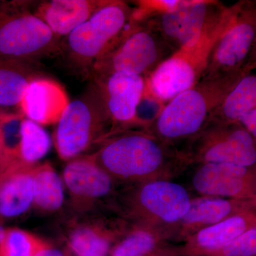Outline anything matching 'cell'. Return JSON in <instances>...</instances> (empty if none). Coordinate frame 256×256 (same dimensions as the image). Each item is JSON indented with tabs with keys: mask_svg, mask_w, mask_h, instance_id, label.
Instances as JSON below:
<instances>
[{
	"mask_svg": "<svg viewBox=\"0 0 256 256\" xmlns=\"http://www.w3.org/2000/svg\"><path fill=\"white\" fill-rule=\"evenodd\" d=\"M99 144L89 156L118 184L170 180L188 168L176 146L144 130L114 133Z\"/></svg>",
	"mask_w": 256,
	"mask_h": 256,
	"instance_id": "cell-1",
	"label": "cell"
},
{
	"mask_svg": "<svg viewBox=\"0 0 256 256\" xmlns=\"http://www.w3.org/2000/svg\"><path fill=\"white\" fill-rule=\"evenodd\" d=\"M248 73L202 79L165 104L144 130L178 148L208 124L227 94Z\"/></svg>",
	"mask_w": 256,
	"mask_h": 256,
	"instance_id": "cell-2",
	"label": "cell"
},
{
	"mask_svg": "<svg viewBox=\"0 0 256 256\" xmlns=\"http://www.w3.org/2000/svg\"><path fill=\"white\" fill-rule=\"evenodd\" d=\"M234 11L235 4L228 6L197 41L175 52L146 79V92L153 100L168 104L200 82L212 50L228 26Z\"/></svg>",
	"mask_w": 256,
	"mask_h": 256,
	"instance_id": "cell-3",
	"label": "cell"
},
{
	"mask_svg": "<svg viewBox=\"0 0 256 256\" xmlns=\"http://www.w3.org/2000/svg\"><path fill=\"white\" fill-rule=\"evenodd\" d=\"M114 203L133 225L160 230L166 236L186 215L192 198L184 186L170 180L126 185Z\"/></svg>",
	"mask_w": 256,
	"mask_h": 256,
	"instance_id": "cell-4",
	"label": "cell"
},
{
	"mask_svg": "<svg viewBox=\"0 0 256 256\" xmlns=\"http://www.w3.org/2000/svg\"><path fill=\"white\" fill-rule=\"evenodd\" d=\"M111 132L112 122L100 88L94 82L80 97L70 101L64 110L56 129V148L62 160L70 161L102 142Z\"/></svg>",
	"mask_w": 256,
	"mask_h": 256,
	"instance_id": "cell-5",
	"label": "cell"
},
{
	"mask_svg": "<svg viewBox=\"0 0 256 256\" xmlns=\"http://www.w3.org/2000/svg\"><path fill=\"white\" fill-rule=\"evenodd\" d=\"M175 52L149 22H132L120 41L96 60L92 74L98 78L126 72L146 79Z\"/></svg>",
	"mask_w": 256,
	"mask_h": 256,
	"instance_id": "cell-6",
	"label": "cell"
},
{
	"mask_svg": "<svg viewBox=\"0 0 256 256\" xmlns=\"http://www.w3.org/2000/svg\"><path fill=\"white\" fill-rule=\"evenodd\" d=\"M133 10L126 2L108 0L66 36V52L70 62L92 73L96 60L112 48L132 25Z\"/></svg>",
	"mask_w": 256,
	"mask_h": 256,
	"instance_id": "cell-7",
	"label": "cell"
},
{
	"mask_svg": "<svg viewBox=\"0 0 256 256\" xmlns=\"http://www.w3.org/2000/svg\"><path fill=\"white\" fill-rule=\"evenodd\" d=\"M178 148L188 166L226 163L249 168L256 163V141L239 122H210Z\"/></svg>",
	"mask_w": 256,
	"mask_h": 256,
	"instance_id": "cell-8",
	"label": "cell"
},
{
	"mask_svg": "<svg viewBox=\"0 0 256 256\" xmlns=\"http://www.w3.org/2000/svg\"><path fill=\"white\" fill-rule=\"evenodd\" d=\"M256 35V1L236 3L233 16L212 50L202 79L250 72L246 66Z\"/></svg>",
	"mask_w": 256,
	"mask_h": 256,
	"instance_id": "cell-9",
	"label": "cell"
},
{
	"mask_svg": "<svg viewBox=\"0 0 256 256\" xmlns=\"http://www.w3.org/2000/svg\"><path fill=\"white\" fill-rule=\"evenodd\" d=\"M60 50V37L36 15L0 10V60L34 63Z\"/></svg>",
	"mask_w": 256,
	"mask_h": 256,
	"instance_id": "cell-10",
	"label": "cell"
},
{
	"mask_svg": "<svg viewBox=\"0 0 256 256\" xmlns=\"http://www.w3.org/2000/svg\"><path fill=\"white\" fill-rule=\"evenodd\" d=\"M228 6L218 1H181L178 8L150 18L175 52L198 40L207 28L216 22Z\"/></svg>",
	"mask_w": 256,
	"mask_h": 256,
	"instance_id": "cell-11",
	"label": "cell"
},
{
	"mask_svg": "<svg viewBox=\"0 0 256 256\" xmlns=\"http://www.w3.org/2000/svg\"><path fill=\"white\" fill-rule=\"evenodd\" d=\"M95 82L112 122L110 136L136 126L138 107L146 92V79L136 74L118 72L95 78Z\"/></svg>",
	"mask_w": 256,
	"mask_h": 256,
	"instance_id": "cell-12",
	"label": "cell"
},
{
	"mask_svg": "<svg viewBox=\"0 0 256 256\" xmlns=\"http://www.w3.org/2000/svg\"><path fill=\"white\" fill-rule=\"evenodd\" d=\"M64 184L77 208L86 210L97 203L116 198V182L90 156L70 160L64 168Z\"/></svg>",
	"mask_w": 256,
	"mask_h": 256,
	"instance_id": "cell-13",
	"label": "cell"
},
{
	"mask_svg": "<svg viewBox=\"0 0 256 256\" xmlns=\"http://www.w3.org/2000/svg\"><path fill=\"white\" fill-rule=\"evenodd\" d=\"M70 101L58 82L40 76L28 86L21 106L28 119L40 124H58Z\"/></svg>",
	"mask_w": 256,
	"mask_h": 256,
	"instance_id": "cell-14",
	"label": "cell"
},
{
	"mask_svg": "<svg viewBox=\"0 0 256 256\" xmlns=\"http://www.w3.org/2000/svg\"><path fill=\"white\" fill-rule=\"evenodd\" d=\"M192 176V188L202 196L235 197L245 186L248 168L226 163H198Z\"/></svg>",
	"mask_w": 256,
	"mask_h": 256,
	"instance_id": "cell-15",
	"label": "cell"
},
{
	"mask_svg": "<svg viewBox=\"0 0 256 256\" xmlns=\"http://www.w3.org/2000/svg\"><path fill=\"white\" fill-rule=\"evenodd\" d=\"M121 232L120 227L100 217L76 220L68 230L69 250L74 256H106L124 235Z\"/></svg>",
	"mask_w": 256,
	"mask_h": 256,
	"instance_id": "cell-16",
	"label": "cell"
},
{
	"mask_svg": "<svg viewBox=\"0 0 256 256\" xmlns=\"http://www.w3.org/2000/svg\"><path fill=\"white\" fill-rule=\"evenodd\" d=\"M108 0H52L44 2L35 15L57 36H68L86 22Z\"/></svg>",
	"mask_w": 256,
	"mask_h": 256,
	"instance_id": "cell-17",
	"label": "cell"
},
{
	"mask_svg": "<svg viewBox=\"0 0 256 256\" xmlns=\"http://www.w3.org/2000/svg\"><path fill=\"white\" fill-rule=\"evenodd\" d=\"M232 210V202L226 198L202 196L192 200L188 213L166 232V236L185 240L202 229L232 216H230Z\"/></svg>",
	"mask_w": 256,
	"mask_h": 256,
	"instance_id": "cell-18",
	"label": "cell"
},
{
	"mask_svg": "<svg viewBox=\"0 0 256 256\" xmlns=\"http://www.w3.org/2000/svg\"><path fill=\"white\" fill-rule=\"evenodd\" d=\"M247 230L245 218L232 216L185 239L184 246L175 250L176 256H205L220 250Z\"/></svg>",
	"mask_w": 256,
	"mask_h": 256,
	"instance_id": "cell-19",
	"label": "cell"
},
{
	"mask_svg": "<svg viewBox=\"0 0 256 256\" xmlns=\"http://www.w3.org/2000/svg\"><path fill=\"white\" fill-rule=\"evenodd\" d=\"M40 76L34 63L0 60V107L20 106L30 84Z\"/></svg>",
	"mask_w": 256,
	"mask_h": 256,
	"instance_id": "cell-20",
	"label": "cell"
},
{
	"mask_svg": "<svg viewBox=\"0 0 256 256\" xmlns=\"http://www.w3.org/2000/svg\"><path fill=\"white\" fill-rule=\"evenodd\" d=\"M256 108V74L250 72L239 79L212 114L210 122L236 124Z\"/></svg>",
	"mask_w": 256,
	"mask_h": 256,
	"instance_id": "cell-21",
	"label": "cell"
},
{
	"mask_svg": "<svg viewBox=\"0 0 256 256\" xmlns=\"http://www.w3.org/2000/svg\"><path fill=\"white\" fill-rule=\"evenodd\" d=\"M133 226L114 244L111 256H175L174 250L163 247L168 238L160 230Z\"/></svg>",
	"mask_w": 256,
	"mask_h": 256,
	"instance_id": "cell-22",
	"label": "cell"
},
{
	"mask_svg": "<svg viewBox=\"0 0 256 256\" xmlns=\"http://www.w3.org/2000/svg\"><path fill=\"white\" fill-rule=\"evenodd\" d=\"M34 170L18 173L0 188V215L11 218L28 210L34 202Z\"/></svg>",
	"mask_w": 256,
	"mask_h": 256,
	"instance_id": "cell-23",
	"label": "cell"
},
{
	"mask_svg": "<svg viewBox=\"0 0 256 256\" xmlns=\"http://www.w3.org/2000/svg\"><path fill=\"white\" fill-rule=\"evenodd\" d=\"M64 200V184L48 163L34 170V203L38 210L53 212L60 210Z\"/></svg>",
	"mask_w": 256,
	"mask_h": 256,
	"instance_id": "cell-24",
	"label": "cell"
},
{
	"mask_svg": "<svg viewBox=\"0 0 256 256\" xmlns=\"http://www.w3.org/2000/svg\"><path fill=\"white\" fill-rule=\"evenodd\" d=\"M50 148V139L41 124L30 119H23L21 126L20 156L28 164L42 159Z\"/></svg>",
	"mask_w": 256,
	"mask_h": 256,
	"instance_id": "cell-25",
	"label": "cell"
},
{
	"mask_svg": "<svg viewBox=\"0 0 256 256\" xmlns=\"http://www.w3.org/2000/svg\"><path fill=\"white\" fill-rule=\"evenodd\" d=\"M4 256H35L50 246L34 235L20 230H13L5 236Z\"/></svg>",
	"mask_w": 256,
	"mask_h": 256,
	"instance_id": "cell-26",
	"label": "cell"
},
{
	"mask_svg": "<svg viewBox=\"0 0 256 256\" xmlns=\"http://www.w3.org/2000/svg\"><path fill=\"white\" fill-rule=\"evenodd\" d=\"M256 256V226L248 229L240 236L217 252L205 256Z\"/></svg>",
	"mask_w": 256,
	"mask_h": 256,
	"instance_id": "cell-27",
	"label": "cell"
},
{
	"mask_svg": "<svg viewBox=\"0 0 256 256\" xmlns=\"http://www.w3.org/2000/svg\"><path fill=\"white\" fill-rule=\"evenodd\" d=\"M238 122L250 133L256 141V108L244 116Z\"/></svg>",
	"mask_w": 256,
	"mask_h": 256,
	"instance_id": "cell-28",
	"label": "cell"
},
{
	"mask_svg": "<svg viewBox=\"0 0 256 256\" xmlns=\"http://www.w3.org/2000/svg\"><path fill=\"white\" fill-rule=\"evenodd\" d=\"M246 69L250 72H252V70L256 69V35L252 54H250L248 62L247 64Z\"/></svg>",
	"mask_w": 256,
	"mask_h": 256,
	"instance_id": "cell-29",
	"label": "cell"
},
{
	"mask_svg": "<svg viewBox=\"0 0 256 256\" xmlns=\"http://www.w3.org/2000/svg\"><path fill=\"white\" fill-rule=\"evenodd\" d=\"M35 256H66L65 254L58 249L54 248L50 246L47 248L42 252H38Z\"/></svg>",
	"mask_w": 256,
	"mask_h": 256,
	"instance_id": "cell-30",
	"label": "cell"
},
{
	"mask_svg": "<svg viewBox=\"0 0 256 256\" xmlns=\"http://www.w3.org/2000/svg\"><path fill=\"white\" fill-rule=\"evenodd\" d=\"M5 236H6V234H5L4 230L0 226V248L2 246L3 244H4Z\"/></svg>",
	"mask_w": 256,
	"mask_h": 256,
	"instance_id": "cell-31",
	"label": "cell"
},
{
	"mask_svg": "<svg viewBox=\"0 0 256 256\" xmlns=\"http://www.w3.org/2000/svg\"><path fill=\"white\" fill-rule=\"evenodd\" d=\"M2 148V143H1V140H0V149H1Z\"/></svg>",
	"mask_w": 256,
	"mask_h": 256,
	"instance_id": "cell-32",
	"label": "cell"
},
{
	"mask_svg": "<svg viewBox=\"0 0 256 256\" xmlns=\"http://www.w3.org/2000/svg\"><path fill=\"white\" fill-rule=\"evenodd\" d=\"M0 118H1V116H0Z\"/></svg>",
	"mask_w": 256,
	"mask_h": 256,
	"instance_id": "cell-33",
	"label": "cell"
}]
</instances>
